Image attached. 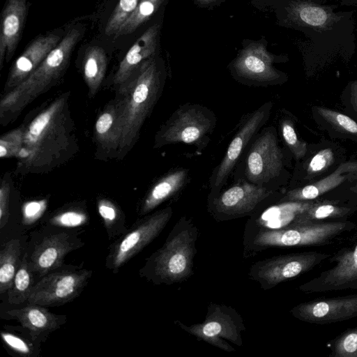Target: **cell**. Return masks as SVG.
Masks as SVG:
<instances>
[{
    "instance_id": "obj_6",
    "label": "cell",
    "mask_w": 357,
    "mask_h": 357,
    "mask_svg": "<svg viewBox=\"0 0 357 357\" xmlns=\"http://www.w3.org/2000/svg\"><path fill=\"white\" fill-rule=\"evenodd\" d=\"M356 227L355 222L344 219L299 222L280 229H262L255 236L253 245L263 248L326 245Z\"/></svg>"
},
{
    "instance_id": "obj_43",
    "label": "cell",
    "mask_w": 357,
    "mask_h": 357,
    "mask_svg": "<svg viewBox=\"0 0 357 357\" xmlns=\"http://www.w3.org/2000/svg\"><path fill=\"white\" fill-rule=\"evenodd\" d=\"M219 0H195V2L199 6H206L214 3Z\"/></svg>"
},
{
    "instance_id": "obj_17",
    "label": "cell",
    "mask_w": 357,
    "mask_h": 357,
    "mask_svg": "<svg viewBox=\"0 0 357 357\" xmlns=\"http://www.w3.org/2000/svg\"><path fill=\"white\" fill-rule=\"evenodd\" d=\"M82 245L77 234L68 231L47 234L35 245L30 255V270L43 277L61 267L66 255Z\"/></svg>"
},
{
    "instance_id": "obj_33",
    "label": "cell",
    "mask_w": 357,
    "mask_h": 357,
    "mask_svg": "<svg viewBox=\"0 0 357 357\" xmlns=\"http://www.w3.org/2000/svg\"><path fill=\"white\" fill-rule=\"evenodd\" d=\"M89 220L86 213L80 208H67L54 213L48 220V224L62 228H75L86 224Z\"/></svg>"
},
{
    "instance_id": "obj_15",
    "label": "cell",
    "mask_w": 357,
    "mask_h": 357,
    "mask_svg": "<svg viewBox=\"0 0 357 357\" xmlns=\"http://www.w3.org/2000/svg\"><path fill=\"white\" fill-rule=\"evenodd\" d=\"M273 59L264 45L243 50L231 64L234 78L249 86H268L282 83L281 74L272 66Z\"/></svg>"
},
{
    "instance_id": "obj_24",
    "label": "cell",
    "mask_w": 357,
    "mask_h": 357,
    "mask_svg": "<svg viewBox=\"0 0 357 357\" xmlns=\"http://www.w3.org/2000/svg\"><path fill=\"white\" fill-rule=\"evenodd\" d=\"M95 138L100 146L107 152L118 153L121 132L116 102L107 104L98 116L95 124Z\"/></svg>"
},
{
    "instance_id": "obj_11",
    "label": "cell",
    "mask_w": 357,
    "mask_h": 357,
    "mask_svg": "<svg viewBox=\"0 0 357 357\" xmlns=\"http://www.w3.org/2000/svg\"><path fill=\"white\" fill-rule=\"evenodd\" d=\"M91 275L92 271L87 269L59 267L43 275L33 285L27 303L45 307L64 305L80 295Z\"/></svg>"
},
{
    "instance_id": "obj_4",
    "label": "cell",
    "mask_w": 357,
    "mask_h": 357,
    "mask_svg": "<svg viewBox=\"0 0 357 357\" xmlns=\"http://www.w3.org/2000/svg\"><path fill=\"white\" fill-rule=\"evenodd\" d=\"M198 235L191 220L181 217L162 246L146 259L140 275L154 284L170 285L187 280L193 274Z\"/></svg>"
},
{
    "instance_id": "obj_31",
    "label": "cell",
    "mask_w": 357,
    "mask_h": 357,
    "mask_svg": "<svg viewBox=\"0 0 357 357\" xmlns=\"http://www.w3.org/2000/svg\"><path fill=\"white\" fill-rule=\"evenodd\" d=\"M333 357H357V326L348 328L330 344Z\"/></svg>"
},
{
    "instance_id": "obj_10",
    "label": "cell",
    "mask_w": 357,
    "mask_h": 357,
    "mask_svg": "<svg viewBox=\"0 0 357 357\" xmlns=\"http://www.w3.org/2000/svg\"><path fill=\"white\" fill-rule=\"evenodd\" d=\"M331 255L309 251L274 256L253 264L248 275L263 289L268 290L312 270Z\"/></svg>"
},
{
    "instance_id": "obj_29",
    "label": "cell",
    "mask_w": 357,
    "mask_h": 357,
    "mask_svg": "<svg viewBox=\"0 0 357 357\" xmlns=\"http://www.w3.org/2000/svg\"><path fill=\"white\" fill-rule=\"evenodd\" d=\"M98 211L109 239L121 236L128 230L123 213L113 202L107 199H100L98 201Z\"/></svg>"
},
{
    "instance_id": "obj_20",
    "label": "cell",
    "mask_w": 357,
    "mask_h": 357,
    "mask_svg": "<svg viewBox=\"0 0 357 357\" xmlns=\"http://www.w3.org/2000/svg\"><path fill=\"white\" fill-rule=\"evenodd\" d=\"M27 10V0L5 2L0 22V70L15 54L23 33Z\"/></svg>"
},
{
    "instance_id": "obj_38",
    "label": "cell",
    "mask_w": 357,
    "mask_h": 357,
    "mask_svg": "<svg viewBox=\"0 0 357 357\" xmlns=\"http://www.w3.org/2000/svg\"><path fill=\"white\" fill-rule=\"evenodd\" d=\"M334 160V153L329 148L317 152L309 162L307 168L308 176L313 177L329 167Z\"/></svg>"
},
{
    "instance_id": "obj_12",
    "label": "cell",
    "mask_w": 357,
    "mask_h": 357,
    "mask_svg": "<svg viewBox=\"0 0 357 357\" xmlns=\"http://www.w3.org/2000/svg\"><path fill=\"white\" fill-rule=\"evenodd\" d=\"M273 107L271 101L266 102L257 109L248 114L230 142L222 160L210 178V198L217 195L226 183L248 145L268 121Z\"/></svg>"
},
{
    "instance_id": "obj_26",
    "label": "cell",
    "mask_w": 357,
    "mask_h": 357,
    "mask_svg": "<svg viewBox=\"0 0 357 357\" xmlns=\"http://www.w3.org/2000/svg\"><path fill=\"white\" fill-rule=\"evenodd\" d=\"M339 203V200L314 201L310 208L299 215L294 224L326 219H344L357 209L354 206H342Z\"/></svg>"
},
{
    "instance_id": "obj_36",
    "label": "cell",
    "mask_w": 357,
    "mask_h": 357,
    "mask_svg": "<svg viewBox=\"0 0 357 357\" xmlns=\"http://www.w3.org/2000/svg\"><path fill=\"white\" fill-rule=\"evenodd\" d=\"M24 126H21L5 133L0 139V157H17L24 142Z\"/></svg>"
},
{
    "instance_id": "obj_30",
    "label": "cell",
    "mask_w": 357,
    "mask_h": 357,
    "mask_svg": "<svg viewBox=\"0 0 357 357\" xmlns=\"http://www.w3.org/2000/svg\"><path fill=\"white\" fill-rule=\"evenodd\" d=\"M167 0H140L135 10L121 26L114 38L132 33L152 17Z\"/></svg>"
},
{
    "instance_id": "obj_13",
    "label": "cell",
    "mask_w": 357,
    "mask_h": 357,
    "mask_svg": "<svg viewBox=\"0 0 357 357\" xmlns=\"http://www.w3.org/2000/svg\"><path fill=\"white\" fill-rule=\"evenodd\" d=\"M328 259L334 265L301 284L300 291L311 294L357 289V242L340 249Z\"/></svg>"
},
{
    "instance_id": "obj_19",
    "label": "cell",
    "mask_w": 357,
    "mask_h": 357,
    "mask_svg": "<svg viewBox=\"0 0 357 357\" xmlns=\"http://www.w3.org/2000/svg\"><path fill=\"white\" fill-rule=\"evenodd\" d=\"M162 24V18L146 29L129 49L113 77L117 89L126 83L144 61L158 54Z\"/></svg>"
},
{
    "instance_id": "obj_35",
    "label": "cell",
    "mask_w": 357,
    "mask_h": 357,
    "mask_svg": "<svg viewBox=\"0 0 357 357\" xmlns=\"http://www.w3.org/2000/svg\"><path fill=\"white\" fill-rule=\"evenodd\" d=\"M317 111L326 121L340 132L357 135V123L348 116L326 108L317 107Z\"/></svg>"
},
{
    "instance_id": "obj_27",
    "label": "cell",
    "mask_w": 357,
    "mask_h": 357,
    "mask_svg": "<svg viewBox=\"0 0 357 357\" xmlns=\"http://www.w3.org/2000/svg\"><path fill=\"white\" fill-rule=\"evenodd\" d=\"M21 245L18 239H11L4 243L0 251V293L11 287L21 261Z\"/></svg>"
},
{
    "instance_id": "obj_2",
    "label": "cell",
    "mask_w": 357,
    "mask_h": 357,
    "mask_svg": "<svg viewBox=\"0 0 357 357\" xmlns=\"http://www.w3.org/2000/svg\"><path fill=\"white\" fill-rule=\"evenodd\" d=\"M167 69L158 54L144 61L119 87L115 100L121 132L118 153L123 157L136 142L140 130L159 100L166 82Z\"/></svg>"
},
{
    "instance_id": "obj_34",
    "label": "cell",
    "mask_w": 357,
    "mask_h": 357,
    "mask_svg": "<svg viewBox=\"0 0 357 357\" xmlns=\"http://www.w3.org/2000/svg\"><path fill=\"white\" fill-rule=\"evenodd\" d=\"M280 128L282 138L295 158H302L307 152V144L298 139L292 121L286 117L282 119Z\"/></svg>"
},
{
    "instance_id": "obj_39",
    "label": "cell",
    "mask_w": 357,
    "mask_h": 357,
    "mask_svg": "<svg viewBox=\"0 0 357 357\" xmlns=\"http://www.w3.org/2000/svg\"><path fill=\"white\" fill-rule=\"evenodd\" d=\"M47 200H35L25 203L22 206L23 222L29 225L37 220L45 212Z\"/></svg>"
},
{
    "instance_id": "obj_5",
    "label": "cell",
    "mask_w": 357,
    "mask_h": 357,
    "mask_svg": "<svg viewBox=\"0 0 357 357\" xmlns=\"http://www.w3.org/2000/svg\"><path fill=\"white\" fill-rule=\"evenodd\" d=\"M216 123V116L210 108L198 103L181 105L158 131L154 147L183 143L204 149Z\"/></svg>"
},
{
    "instance_id": "obj_21",
    "label": "cell",
    "mask_w": 357,
    "mask_h": 357,
    "mask_svg": "<svg viewBox=\"0 0 357 357\" xmlns=\"http://www.w3.org/2000/svg\"><path fill=\"white\" fill-rule=\"evenodd\" d=\"M6 313L27 329L31 338L38 343L66 321V315L52 313L45 306L37 304L27 303L22 308L9 310Z\"/></svg>"
},
{
    "instance_id": "obj_16",
    "label": "cell",
    "mask_w": 357,
    "mask_h": 357,
    "mask_svg": "<svg viewBox=\"0 0 357 357\" xmlns=\"http://www.w3.org/2000/svg\"><path fill=\"white\" fill-rule=\"evenodd\" d=\"M296 319L314 324H331L357 317V294L301 303L290 310Z\"/></svg>"
},
{
    "instance_id": "obj_14",
    "label": "cell",
    "mask_w": 357,
    "mask_h": 357,
    "mask_svg": "<svg viewBox=\"0 0 357 357\" xmlns=\"http://www.w3.org/2000/svg\"><path fill=\"white\" fill-rule=\"evenodd\" d=\"M272 193L271 188L243 179L210 198V205L215 216L223 219L236 218L252 213Z\"/></svg>"
},
{
    "instance_id": "obj_7",
    "label": "cell",
    "mask_w": 357,
    "mask_h": 357,
    "mask_svg": "<svg viewBox=\"0 0 357 357\" xmlns=\"http://www.w3.org/2000/svg\"><path fill=\"white\" fill-rule=\"evenodd\" d=\"M175 323L198 339L225 351H235L226 340L241 347V333L245 330L243 318L233 307L211 303L208 305L204 322L186 326L176 320Z\"/></svg>"
},
{
    "instance_id": "obj_1",
    "label": "cell",
    "mask_w": 357,
    "mask_h": 357,
    "mask_svg": "<svg viewBox=\"0 0 357 357\" xmlns=\"http://www.w3.org/2000/svg\"><path fill=\"white\" fill-rule=\"evenodd\" d=\"M68 96H61L24 126L23 146L17 156L22 172H40L61 161L73 140Z\"/></svg>"
},
{
    "instance_id": "obj_25",
    "label": "cell",
    "mask_w": 357,
    "mask_h": 357,
    "mask_svg": "<svg viewBox=\"0 0 357 357\" xmlns=\"http://www.w3.org/2000/svg\"><path fill=\"white\" fill-rule=\"evenodd\" d=\"M107 68V56L105 50L98 45L89 47L82 62L83 77L90 96L100 88Z\"/></svg>"
},
{
    "instance_id": "obj_37",
    "label": "cell",
    "mask_w": 357,
    "mask_h": 357,
    "mask_svg": "<svg viewBox=\"0 0 357 357\" xmlns=\"http://www.w3.org/2000/svg\"><path fill=\"white\" fill-rule=\"evenodd\" d=\"M1 336L5 344L20 356L30 357L39 352L38 346L33 344L34 341L27 340L18 334L4 331L1 332Z\"/></svg>"
},
{
    "instance_id": "obj_23",
    "label": "cell",
    "mask_w": 357,
    "mask_h": 357,
    "mask_svg": "<svg viewBox=\"0 0 357 357\" xmlns=\"http://www.w3.org/2000/svg\"><path fill=\"white\" fill-rule=\"evenodd\" d=\"M188 178L189 170L186 168L179 167L168 172L148 192L141 205L140 214H147L179 192Z\"/></svg>"
},
{
    "instance_id": "obj_40",
    "label": "cell",
    "mask_w": 357,
    "mask_h": 357,
    "mask_svg": "<svg viewBox=\"0 0 357 357\" xmlns=\"http://www.w3.org/2000/svg\"><path fill=\"white\" fill-rule=\"evenodd\" d=\"M10 194V183L6 179L3 180L0 188V229H3L8 221Z\"/></svg>"
},
{
    "instance_id": "obj_28",
    "label": "cell",
    "mask_w": 357,
    "mask_h": 357,
    "mask_svg": "<svg viewBox=\"0 0 357 357\" xmlns=\"http://www.w3.org/2000/svg\"><path fill=\"white\" fill-rule=\"evenodd\" d=\"M33 272L30 270L27 252L24 255L8 291V301L11 304H21L27 301L33 287Z\"/></svg>"
},
{
    "instance_id": "obj_9",
    "label": "cell",
    "mask_w": 357,
    "mask_h": 357,
    "mask_svg": "<svg viewBox=\"0 0 357 357\" xmlns=\"http://www.w3.org/2000/svg\"><path fill=\"white\" fill-rule=\"evenodd\" d=\"M283 153L279 145L275 129L268 126L252 140L245 160V180L270 188L283 170Z\"/></svg>"
},
{
    "instance_id": "obj_42",
    "label": "cell",
    "mask_w": 357,
    "mask_h": 357,
    "mask_svg": "<svg viewBox=\"0 0 357 357\" xmlns=\"http://www.w3.org/2000/svg\"><path fill=\"white\" fill-rule=\"evenodd\" d=\"M351 101L354 109L357 112V85L351 89Z\"/></svg>"
},
{
    "instance_id": "obj_44",
    "label": "cell",
    "mask_w": 357,
    "mask_h": 357,
    "mask_svg": "<svg viewBox=\"0 0 357 357\" xmlns=\"http://www.w3.org/2000/svg\"><path fill=\"white\" fill-rule=\"evenodd\" d=\"M351 191L357 195V183L351 188Z\"/></svg>"
},
{
    "instance_id": "obj_41",
    "label": "cell",
    "mask_w": 357,
    "mask_h": 357,
    "mask_svg": "<svg viewBox=\"0 0 357 357\" xmlns=\"http://www.w3.org/2000/svg\"><path fill=\"white\" fill-rule=\"evenodd\" d=\"M301 19L312 26H318L324 24L327 18L326 12L318 7H306L301 13Z\"/></svg>"
},
{
    "instance_id": "obj_3",
    "label": "cell",
    "mask_w": 357,
    "mask_h": 357,
    "mask_svg": "<svg viewBox=\"0 0 357 357\" xmlns=\"http://www.w3.org/2000/svg\"><path fill=\"white\" fill-rule=\"evenodd\" d=\"M84 30L81 24L71 26L38 67L15 88L4 94L0 102L1 121L21 112L56 83L66 70L70 56L82 38Z\"/></svg>"
},
{
    "instance_id": "obj_22",
    "label": "cell",
    "mask_w": 357,
    "mask_h": 357,
    "mask_svg": "<svg viewBox=\"0 0 357 357\" xmlns=\"http://www.w3.org/2000/svg\"><path fill=\"white\" fill-rule=\"evenodd\" d=\"M356 179H357V161L343 162L328 176L312 184L288 191L280 201L282 202L314 201L343 183L351 182Z\"/></svg>"
},
{
    "instance_id": "obj_32",
    "label": "cell",
    "mask_w": 357,
    "mask_h": 357,
    "mask_svg": "<svg viewBox=\"0 0 357 357\" xmlns=\"http://www.w3.org/2000/svg\"><path fill=\"white\" fill-rule=\"evenodd\" d=\"M140 0H119L105 26V33L108 36L116 34L121 26L135 10Z\"/></svg>"
},
{
    "instance_id": "obj_8",
    "label": "cell",
    "mask_w": 357,
    "mask_h": 357,
    "mask_svg": "<svg viewBox=\"0 0 357 357\" xmlns=\"http://www.w3.org/2000/svg\"><path fill=\"white\" fill-rule=\"evenodd\" d=\"M173 214L168 206L137 221L110 246L105 266L113 273L137 255L163 230Z\"/></svg>"
},
{
    "instance_id": "obj_18",
    "label": "cell",
    "mask_w": 357,
    "mask_h": 357,
    "mask_svg": "<svg viewBox=\"0 0 357 357\" xmlns=\"http://www.w3.org/2000/svg\"><path fill=\"white\" fill-rule=\"evenodd\" d=\"M64 33L62 29H57L36 37L26 46L10 68L4 87V94L15 88L38 67L59 43Z\"/></svg>"
}]
</instances>
